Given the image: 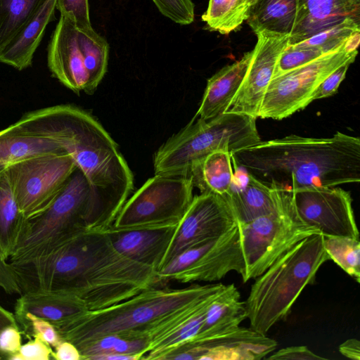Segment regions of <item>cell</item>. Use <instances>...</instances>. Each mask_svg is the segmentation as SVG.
I'll return each mask as SVG.
<instances>
[{
    "label": "cell",
    "instance_id": "cell-1",
    "mask_svg": "<svg viewBox=\"0 0 360 360\" xmlns=\"http://www.w3.org/2000/svg\"><path fill=\"white\" fill-rule=\"evenodd\" d=\"M106 230L82 232L44 255L11 264L21 292L68 294L97 310L157 284V271L120 253Z\"/></svg>",
    "mask_w": 360,
    "mask_h": 360
},
{
    "label": "cell",
    "instance_id": "cell-2",
    "mask_svg": "<svg viewBox=\"0 0 360 360\" xmlns=\"http://www.w3.org/2000/svg\"><path fill=\"white\" fill-rule=\"evenodd\" d=\"M236 166L271 188L288 191L360 181V139L291 134L230 153Z\"/></svg>",
    "mask_w": 360,
    "mask_h": 360
},
{
    "label": "cell",
    "instance_id": "cell-3",
    "mask_svg": "<svg viewBox=\"0 0 360 360\" xmlns=\"http://www.w3.org/2000/svg\"><path fill=\"white\" fill-rule=\"evenodd\" d=\"M225 286L221 283L183 288L152 285L119 303L88 310L56 328L62 340L79 351L108 335L146 339L150 347L206 311Z\"/></svg>",
    "mask_w": 360,
    "mask_h": 360
},
{
    "label": "cell",
    "instance_id": "cell-4",
    "mask_svg": "<svg viewBox=\"0 0 360 360\" xmlns=\"http://www.w3.org/2000/svg\"><path fill=\"white\" fill-rule=\"evenodd\" d=\"M16 123L32 135L55 141L70 155L96 200L115 221L134 188V179L117 143L102 125L72 105L30 111Z\"/></svg>",
    "mask_w": 360,
    "mask_h": 360
},
{
    "label": "cell",
    "instance_id": "cell-5",
    "mask_svg": "<svg viewBox=\"0 0 360 360\" xmlns=\"http://www.w3.org/2000/svg\"><path fill=\"white\" fill-rule=\"evenodd\" d=\"M113 222L96 200L84 174L76 167L52 202L25 219L8 262L13 264L35 259L77 234L105 230Z\"/></svg>",
    "mask_w": 360,
    "mask_h": 360
},
{
    "label": "cell",
    "instance_id": "cell-6",
    "mask_svg": "<svg viewBox=\"0 0 360 360\" xmlns=\"http://www.w3.org/2000/svg\"><path fill=\"white\" fill-rule=\"evenodd\" d=\"M323 241L321 233L307 237L255 278L245 301L250 328L266 335L289 316L302 290L330 259Z\"/></svg>",
    "mask_w": 360,
    "mask_h": 360
},
{
    "label": "cell",
    "instance_id": "cell-7",
    "mask_svg": "<svg viewBox=\"0 0 360 360\" xmlns=\"http://www.w3.org/2000/svg\"><path fill=\"white\" fill-rule=\"evenodd\" d=\"M261 141L256 119L222 113L210 120H193L163 143L155 154V174L189 176L193 166L211 153H229Z\"/></svg>",
    "mask_w": 360,
    "mask_h": 360
},
{
    "label": "cell",
    "instance_id": "cell-8",
    "mask_svg": "<svg viewBox=\"0 0 360 360\" xmlns=\"http://www.w3.org/2000/svg\"><path fill=\"white\" fill-rule=\"evenodd\" d=\"M238 225L245 264L244 283L261 275L303 239L321 233L301 218L288 191L275 211Z\"/></svg>",
    "mask_w": 360,
    "mask_h": 360
},
{
    "label": "cell",
    "instance_id": "cell-9",
    "mask_svg": "<svg viewBox=\"0 0 360 360\" xmlns=\"http://www.w3.org/2000/svg\"><path fill=\"white\" fill-rule=\"evenodd\" d=\"M189 176L155 174L129 199L111 227L117 229L177 225L193 198Z\"/></svg>",
    "mask_w": 360,
    "mask_h": 360
},
{
    "label": "cell",
    "instance_id": "cell-10",
    "mask_svg": "<svg viewBox=\"0 0 360 360\" xmlns=\"http://www.w3.org/2000/svg\"><path fill=\"white\" fill-rule=\"evenodd\" d=\"M356 55L357 50H348L345 42L321 57L273 78L264 96L259 117L280 120L304 108L312 102L318 85L343 63L354 61Z\"/></svg>",
    "mask_w": 360,
    "mask_h": 360
},
{
    "label": "cell",
    "instance_id": "cell-11",
    "mask_svg": "<svg viewBox=\"0 0 360 360\" xmlns=\"http://www.w3.org/2000/svg\"><path fill=\"white\" fill-rule=\"evenodd\" d=\"M245 270L238 225L221 236L180 253L157 271V283L216 281Z\"/></svg>",
    "mask_w": 360,
    "mask_h": 360
},
{
    "label": "cell",
    "instance_id": "cell-12",
    "mask_svg": "<svg viewBox=\"0 0 360 360\" xmlns=\"http://www.w3.org/2000/svg\"><path fill=\"white\" fill-rule=\"evenodd\" d=\"M76 167L72 156L64 153L28 158L4 171L25 219L52 202Z\"/></svg>",
    "mask_w": 360,
    "mask_h": 360
},
{
    "label": "cell",
    "instance_id": "cell-13",
    "mask_svg": "<svg viewBox=\"0 0 360 360\" xmlns=\"http://www.w3.org/2000/svg\"><path fill=\"white\" fill-rule=\"evenodd\" d=\"M237 224L225 196L212 193L194 196L176 226L161 268L184 251L217 238Z\"/></svg>",
    "mask_w": 360,
    "mask_h": 360
},
{
    "label": "cell",
    "instance_id": "cell-14",
    "mask_svg": "<svg viewBox=\"0 0 360 360\" xmlns=\"http://www.w3.org/2000/svg\"><path fill=\"white\" fill-rule=\"evenodd\" d=\"M291 193L301 218L323 236L359 239L349 192L335 186L305 188Z\"/></svg>",
    "mask_w": 360,
    "mask_h": 360
},
{
    "label": "cell",
    "instance_id": "cell-15",
    "mask_svg": "<svg viewBox=\"0 0 360 360\" xmlns=\"http://www.w3.org/2000/svg\"><path fill=\"white\" fill-rule=\"evenodd\" d=\"M257 43L244 78L224 113H236L259 117V108L274 78L277 62L289 45L288 34L267 30L255 33Z\"/></svg>",
    "mask_w": 360,
    "mask_h": 360
},
{
    "label": "cell",
    "instance_id": "cell-16",
    "mask_svg": "<svg viewBox=\"0 0 360 360\" xmlns=\"http://www.w3.org/2000/svg\"><path fill=\"white\" fill-rule=\"evenodd\" d=\"M276 347V341L266 335L239 326L200 341L185 342L163 360H259Z\"/></svg>",
    "mask_w": 360,
    "mask_h": 360
},
{
    "label": "cell",
    "instance_id": "cell-17",
    "mask_svg": "<svg viewBox=\"0 0 360 360\" xmlns=\"http://www.w3.org/2000/svg\"><path fill=\"white\" fill-rule=\"evenodd\" d=\"M73 21L60 15L47 49L48 67L53 75L76 94L89 89V75L79 46Z\"/></svg>",
    "mask_w": 360,
    "mask_h": 360
},
{
    "label": "cell",
    "instance_id": "cell-18",
    "mask_svg": "<svg viewBox=\"0 0 360 360\" xmlns=\"http://www.w3.org/2000/svg\"><path fill=\"white\" fill-rule=\"evenodd\" d=\"M177 225L106 231L115 249L125 257L151 267L161 268Z\"/></svg>",
    "mask_w": 360,
    "mask_h": 360
},
{
    "label": "cell",
    "instance_id": "cell-19",
    "mask_svg": "<svg viewBox=\"0 0 360 360\" xmlns=\"http://www.w3.org/2000/svg\"><path fill=\"white\" fill-rule=\"evenodd\" d=\"M347 19L360 22V0H298L289 44H295Z\"/></svg>",
    "mask_w": 360,
    "mask_h": 360
},
{
    "label": "cell",
    "instance_id": "cell-20",
    "mask_svg": "<svg viewBox=\"0 0 360 360\" xmlns=\"http://www.w3.org/2000/svg\"><path fill=\"white\" fill-rule=\"evenodd\" d=\"M14 309L17 322L27 317H37L55 327L88 311L84 303L72 295L45 291L22 293Z\"/></svg>",
    "mask_w": 360,
    "mask_h": 360
},
{
    "label": "cell",
    "instance_id": "cell-21",
    "mask_svg": "<svg viewBox=\"0 0 360 360\" xmlns=\"http://www.w3.org/2000/svg\"><path fill=\"white\" fill-rule=\"evenodd\" d=\"M56 0H43L22 30L0 49V62L19 70L32 65L47 25L55 19Z\"/></svg>",
    "mask_w": 360,
    "mask_h": 360
},
{
    "label": "cell",
    "instance_id": "cell-22",
    "mask_svg": "<svg viewBox=\"0 0 360 360\" xmlns=\"http://www.w3.org/2000/svg\"><path fill=\"white\" fill-rule=\"evenodd\" d=\"M252 53V51L246 52L239 60L224 66L207 80L194 117L207 120L224 113L244 78Z\"/></svg>",
    "mask_w": 360,
    "mask_h": 360
},
{
    "label": "cell",
    "instance_id": "cell-23",
    "mask_svg": "<svg viewBox=\"0 0 360 360\" xmlns=\"http://www.w3.org/2000/svg\"><path fill=\"white\" fill-rule=\"evenodd\" d=\"M286 191L271 188L253 176L240 188H231L225 195L238 224L250 222L275 211L281 205Z\"/></svg>",
    "mask_w": 360,
    "mask_h": 360
},
{
    "label": "cell",
    "instance_id": "cell-24",
    "mask_svg": "<svg viewBox=\"0 0 360 360\" xmlns=\"http://www.w3.org/2000/svg\"><path fill=\"white\" fill-rule=\"evenodd\" d=\"M246 319L245 303L240 300L237 287L233 283L226 285L207 307L197 335L187 342L200 341L234 330Z\"/></svg>",
    "mask_w": 360,
    "mask_h": 360
},
{
    "label": "cell",
    "instance_id": "cell-25",
    "mask_svg": "<svg viewBox=\"0 0 360 360\" xmlns=\"http://www.w3.org/2000/svg\"><path fill=\"white\" fill-rule=\"evenodd\" d=\"M64 153L55 141L32 135L16 122L0 131V174L9 166L28 158Z\"/></svg>",
    "mask_w": 360,
    "mask_h": 360
},
{
    "label": "cell",
    "instance_id": "cell-26",
    "mask_svg": "<svg viewBox=\"0 0 360 360\" xmlns=\"http://www.w3.org/2000/svg\"><path fill=\"white\" fill-rule=\"evenodd\" d=\"M298 12V0H257L250 8L246 22L255 33L267 30L291 34Z\"/></svg>",
    "mask_w": 360,
    "mask_h": 360
},
{
    "label": "cell",
    "instance_id": "cell-27",
    "mask_svg": "<svg viewBox=\"0 0 360 360\" xmlns=\"http://www.w3.org/2000/svg\"><path fill=\"white\" fill-rule=\"evenodd\" d=\"M230 153L219 150L211 153L195 164L189 177L200 193L225 196L233 186V172Z\"/></svg>",
    "mask_w": 360,
    "mask_h": 360
},
{
    "label": "cell",
    "instance_id": "cell-28",
    "mask_svg": "<svg viewBox=\"0 0 360 360\" xmlns=\"http://www.w3.org/2000/svg\"><path fill=\"white\" fill-rule=\"evenodd\" d=\"M25 219L4 172L0 174V254L7 262L18 244Z\"/></svg>",
    "mask_w": 360,
    "mask_h": 360
},
{
    "label": "cell",
    "instance_id": "cell-29",
    "mask_svg": "<svg viewBox=\"0 0 360 360\" xmlns=\"http://www.w3.org/2000/svg\"><path fill=\"white\" fill-rule=\"evenodd\" d=\"M79 46L89 75L88 94H93L108 68L109 45L94 29L77 30Z\"/></svg>",
    "mask_w": 360,
    "mask_h": 360
},
{
    "label": "cell",
    "instance_id": "cell-30",
    "mask_svg": "<svg viewBox=\"0 0 360 360\" xmlns=\"http://www.w3.org/2000/svg\"><path fill=\"white\" fill-rule=\"evenodd\" d=\"M248 11L244 0H210L202 20L210 30L228 34L246 20Z\"/></svg>",
    "mask_w": 360,
    "mask_h": 360
},
{
    "label": "cell",
    "instance_id": "cell-31",
    "mask_svg": "<svg viewBox=\"0 0 360 360\" xmlns=\"http://www.w3.org/2000/svg\"><path fill=\"white\" fill-rule=\"evenodd\" d=\"M43 0H0V49L25 25Z\"/></svg>",
    "mask_w": 360,
    "mask_h": 360
},
{
    "label": "cell",
    "instance_id": "cell-32",
    "mask_svg": "<svg viewBox=\"0 0 360 360\" xmlns=\"http://www.w3.org/2000/svg\"><path fill=\"white\" fill-rule=\"evenodd\" d=\"M149 342L146 339L129 340L116 335H105L79 351L82 360H98L105 354H124L139 359L148 352Z\"/></svg>",
    "mask_w": 360,
    "mask_h": 360
},
{
    "label": "cell",
    "instance_id": "cell-33",
    "mask_svg": "<svg viewBox=\"0 0 360 360\" xmlns=\"http://www.w3.org/2000/svg\"><path fill=\"white\" fill-rule=\"evenodd\" d=\"M329 259L357 283L360 282V240L349 237L323 236Z\"/></svg>",
    "mask_w": 360,
    "mask_h": 360
},
{
    "label": "cell",
    "instance_id": "cell-34",
    "mask_svg": "<svg viewBox=\"0 0 360 360\" xmlns=\"http://www.w3.org/2000/svg\"><path fill=\"white\" fill-rule=\"evenodd\" d=\"M356 31H360V22L347 19L293 45L317 47L328 53L342 45Z\"/></svg>",
    "mask_w": 360,
    "mask_h": 360
},
{
    "label": "cell",
    "instance_id": "cell-35",
    "mask_svg": "<svg viewBox=\"0 0 360 360\" xmlns=\"http://www.w3.org/2000/svg\"><path fill=\"white\" fill-rule=\"evenodd\" d=\"M326 53L317 47L289 44L278 58L274 78L302 67Z\"/></svg>",
    "mask_w": 360,
    "mask_h": 360
},
{
    "label": "cell",
    "instance_id": "cell-36",
    "mask_svg": "<svg viewBox=\"0 0 360 360\" xmlns=\"http://www.w3.org/2000/svg\"><path fill=\"white\" fill-rule=\"evenodd\" d=\"M17 323L22 328V334L27 338H40L54 348L62 341L56 327L47 321L37 317H27Z\"/></svg>",
    "mask_w": 360,
    "mask_h": 360
},
{
    "label": "cell",
    "instance_id": "cell-37",
    "mask_svg": "<svg viewBox=\"0 0 360 360\" xmlns=\"http://www.w3.org/2000/svg\"><path fill=\"white\" fill-rule=\"evenodd\" d=\"M158 11L174 22L182 25L194 20V4L191 0H152Z\"/></svg>",
    "mask_w": 360,
    "mask_h": 360
},
{
    "label": "cell",
    "instance_id": "cell-38",
    "mask_svg": "<svg viewBox=\"0 0 360 360\" xmlns=\"http://www.w3.org/2000/svg\"><path fill=\"white\" fill-rule=\"evenodd\" d=\"M56 8L60 15L70 18L79 30L92 28L89 0H56Z\"/></svg>",
    "mask_w": 360,
    "mask_h": 360
},
{
    "label": "cell",
    "instance_id": "cell-39",
    "mask_svg": "<svg viewBox=\"0 0 360 360\" xmlns=\"http://www.w3.org/2000/svg\"><path fill=\"white\" fill-rule=\"evenodd\" d=\"M349 60L329 74L316 87L311 96V101L329 97L335 94L345 77L349 67L353 63Z\"/></svg>",
    "mask_w": 360,
    "mask_h": 360
},
{
    "label": "cell",
    "instance_id": "cell-40",
    "mask_svg": "<svg viewBox=\"0 0 360 360\" xmlns=\"http://www.w3.org/2000/svg\"><path fill=\"white\" fill-rule=\"evenodd\" d=\"M22 332L18 325H11L0 331V359H8L19 352Z\"/></svg>",
    "mask_w": 360,
    "mask_h": 360
},
{
    "label": "cell",
    "instance_id": "cell-41",
    "mask_svg": "<svg viewBox=\"0 0 360 360\" xmlns=\"http://www.w3.org/2000/svg\"><path fill=\"white\" fill-rule=\"evenodd\" d=\"M52 347L38 338H34L24 345L19 350L21 360H50L52 359Z\"/></svg>",
    "mask_w": 360,
    "mask_h": 360
},
{
    "label": "cell",
    "instance_id": "cell-42",
    "mask_svg": "<svg viewBox=\"0 0 360 360\" xmlns=\"http://www.w3.org/2000/svg\"><path fill=\"white\" fill-rule=\"evenodd\" d=\"M269 360H326L306 346H290L278 349L269 356Z\"/></svg>",
    "mask_w": 360,
    "mask_h": 360
},
{
    "label": "cell",
    "instance_id": "cell-43",
    "mask_svg": "<svg viewBox=\"0 0 360 360\" xmlns=\"http://www.w3.org/2000/svg\"><path fill=\"white\" fill-rule=\"evenodd\" d=\"M52 359L56 360H82L79 351L69 341L63 340L55 347Z\"/></svg>",
    "mask_w": 360,
    "mask_h": 360
},
{
    "label": "cell",
    "instance_id": "cell-44",
    "mask_svg": "<svg viewBox=\"0 0 360 360\" xmlns=\"http://www.w3.org/2000/svg\"><path fill=\"white\" fill-rule=\"evenodd\" d=\"M339 352L347 358L360 360L359 340L356 338L347 339L339 346Z\"/></svg>",
    "mask_w": 360,
    "mask_h": 360
},
{
    "label": "cell",
    "instance_id": "cell-45",
    "mask_svg": "<svg viewBox=\"0 0 360 360\" xmlns=\"http://www.w3.org/2000/svg\"><path fill=\"white\" fill-rule=\"evenodd\" d=\"M11 325H18L14 314L0 305V331Z\"/></svg>",
    "mask_w": 360,
    "mask_h": 360
},
{
    "label": "cell",
    "instance_id": "cell-46",
    "mask_svg": "<svg viewBox=\"0 0 360 360\" xmlns=\"http://www.w3.org/2000/svg\"><path fill=\"white\" fill-rule=\"evenodd\" d=\"M98 360H138V358L129 354H109L100 356Z\"/></svg>",
    "mask_w": 360,
    "mask_h": 360
},
{
    "label": "cell",
    "instance_id": "cell-47",
    "mask_svg": "<svg viewBox=\"0 0 360 360\" xmlns=\"http://www.w3.org/2000/svg\"><path fill=\"white\" fill-rule=\"evenodd\" d=\"M250 8L257 0H244Z\"/></svg>",
    "mask_w": 360,
    "mask_h": 360
}]
</instances>
